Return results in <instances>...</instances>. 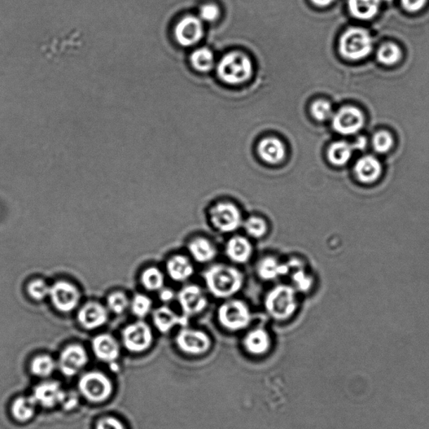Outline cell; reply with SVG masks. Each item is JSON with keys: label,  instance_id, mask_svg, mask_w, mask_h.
<instances>
[{"label": "cell", "instance_id": "24", "mask_svg": "<svg viewBox=\"0 0 429 429\" xmlns=\"http://www.w3.org/2000/svg\"><path fill=\"white\" fill-rule=\"evenodd\" d=\"M271 336L268 331L262 327L254 328L247 333L243 339L245 350L254 356H261L269 351Z\"/></svg>", "mask_w": 429, "mask_h": 429}, {"label": "cell", "instance_id": "7", "mask_svg": "<svg viewBox=\"0 0 429 429\" xmlns=\"http://www.w3.org/2000/svg\"><path fill=\"white\" fill-rule=\"evenodd\" d=\"M79 391L87 401L100 404L112 396L113 384L108 376L100 371L87 372L78 383Z\"/></svg>", "mask_w": 429, "mask_h": 429}, {"label": "cell", "instance_id": "23", "mask_svg": "<svg viewBox=\"0 0 429 429\" xmlns=\"http://www.w3.org/2000/svg\"><path fill=\"white\" fill-rule=\"evenodd\" d=\"M94 353L100 361L113 362L120 357V347L117 341L110 335L102 334L96 336L91 342Z\"/></svg>", "mask_w": 429, "mask_h": 429}, {"label": "cell", "instance_id": "40", "mask_svg": "<svg viewBox=\"0 0 429 429\" xmlns=\"http://www.w3.org/2000/svg\"><path fill=\"white\" fill-rule=\"evenodd\" d=\"M96 429H126L124 423L115 417H104L98 420Z\"/></svg>", "mask_w": 429, "mask_h": 429}, {"label": "cell", "instance_id": "16", "mask_svg": "<svg viewBox=\"0 0 429 429\" xmlns=\"http://www.w3.org/2000/svg\"><path fill=\"white\" fill-rule=\"evenodd\" d=\"M187 250L192 261L197 264H207L213 262L217 257L218 250L212 240L205 236H196L187 244Z\"/></svg>", "mask_w": 429, "mask_h": 429}, {"label": "cell", "instance_id": "34", "mask_svg": "<svg viewBox=\"0 0 429 429\" xmlns=\"http://www.w3.org/2000/svg\"><path fill=\"white\" fill-rule=\"evenodd\" d=\"M292 286L296 291L306 293L312 290L314 284V279L312 275L306 272L305 267L291 271Z\"/></svg>", "mask_w": 429, "mask_h": 429}, {"label": "cell", "instance_id": "9", "mask_svg": "<svg viewBox=\"0 0 429 429\" xmlns=\"http://www.w3.org/2000/svg\"><path fill=\"white\" fill-rule=\"evenodd\" d=\"M176 342L181 352L188 354H203L212 347V339L203 331L184 326L177 335Z\"/></svg>", "mask_w": 429, "mask_h": 429}, {"label": "cell", "instance_id": "39", "mask_svg": "<svg viewBox=\"0 0 429 429\" xmlns=\"http://www.w3.org/2000/svg\"><path fill=\"white\" fill-rule=\"evenodd\" d=\"M312 112L315 120L326 121L332 115L331 105L327 101L318 100L313 103Z\"/></svg>", "mask_w": 429, "mask_h": 429}, {"label": "cell", "instance_id": "31", "mask_svg": "<svg viewBox=\"0 0 429 429\" xmlns=\"http://www.w3.org/2000/svg\"><path fill=\"white\" fill-rule=\"evenodd\" d=\"M56 367L54 359L48 354H41L33 359L30 370L34 376L47 378L53 373Z\"/></svg>", "mask_w": 429, "mask_h": 429}, {"label": "cell", "instance_id": "3", "mask_svg": "<svg viewBox=\"0 0 429 429\" xmlns=\"http://www.w3.org/2000/svg\"><path fill=\"white\" fill-rule=\"evenodd\" d=\"M218 323L225 330L236 332L247 329L252 321V312L246 302L231 297L219 306L217 312Z\"/></svg>", "mask_w": 429, "mask_h": 429}, {"label": "cell", "instance_id": "43", "mask_svg": "<svg viewBox=\"0 0 429 429\" xmlns=\"http://www.w3.org/2000/svg\"><path fill=\"white\" fill-rule=\"evenodd\" d=\"M176 297V293L172 290H170V288H163L160 291V299L165 304L170 303Z\"/></svg>", "mask_w": 429, "mask_h": 429}, {"label": "cell", "instance_id": "32", "mask_svg": "<svg viewBox=\"0 0 429 429\" xmlns=\"http://www.w3.org/2000/svg\"><path fill=\"white\" fill-rule=\"evenodd\" d=\"M191 64L197 71L201 72H209L213 68L214 56L211 50L207 48H200L191 55Z\"/></svg>", "mask_w": 429, "mask_h": 429}, {"label": "cell", "instance_id": "44", "mask_svg": "<svg viewBox=\"0 0 429 429\" xmlns=\"http://www.w3.org/2000/svg\"><path fill=\"white\" fill-rule=\"evenodd\" d=\"M366 144L367 140L365 137H359L356 143H354L353 148H357V150L362 151L366 147Z\"/></svg>", "mask_w": 429, "mask_h": 429}, {"label": "cell", "instance_id": "41", "mask_svg": "<svg viewBox=\"0 0 429 429\" xmlns=\"http://www.w3.org/2000/svg\"><path fill=\"white\" fill-rule=\"evenodd\" d=\"M200 15L201 19L212 22L218 18L219 15H220V11H219L218 7L214 6V4H205L200 8Z\"/></svg>", "mask_w": 429, "mask_h": 429}, {"label": "cell", "instance_id": "29", "mask_svg": "<svg viewBox=\"0 0 429 429\" xmlns=\"http://www.w3.org/2000/svg\"><path fill=\"white\" fill-rule=\"evenodd\" d=\"M249 238L260 240L265 238L269 233V226L264 217L260 216L248 217L243 221V226Z\"/></svg>", "mask_w": 429, "mask_h": 429}, {"label": "cell", "instance_id": "1", "mask_svg": "<svg viewBox=\"0 0 429 429\" xmlns=\"http://www.w3.org/2000/svg\"><path fill=\"white\" fill-rule=\"evenodd\" d=\"M203 278L210 295L218 300L234 297L243 290L245 276L236 267L226 264H214L203 273Z\"/></svg>", "mask_w": 429, "mask_h": 429}, {"label": "cell", "instance_id": "17", "mask_svg": "<svg viewBox=\"0 0 429 429\" xmlns=\"http://www.w3.org/2000/svg\"><path fill=\"white\" fill-rule=\"evenodd\" d=\"M65 397V392L60 383L56 382L39 384L34 388L32 395L37 404L46 409H52L59 404H63Z\"/></svg>", "mask_w": 429, "mask_h": 429}, {"label": "cell", "instance_id": "25", "mask_svg": "<svg viewBox=\"0 0 429 429\" xmlns=\"http://www.w3.org/2000/svg\"><path fill=\"white\" fill-rule=\"evenodd\" d=\"M258 155L269 165H278L286 158V151L283 143L276 138L262 139L258 146Z\"/></svg>", "mask_w": 429, "mask_h": 429}, {"label": "cell", "instance_id": "2", "mask_svg": "<svg viewBox=\"0 0 429 429\" xmlns=\"http://www.w3.org/2000/svg\"><path fill=\"white\" fill-rule=\"evenodd\" d=\"M264 309L276 321H286L299 309V299L295 288L288 284H278L266 293Z\"/></svg>", "mask_w": 429, "mask_h": 429}, {"label": "cell", "instance_id": "20", "mask_svg": "<svg viewBox=\"0 0 429 429\" xmlns=\"http://www.w3.org/2000/svg\"><path fill=\"white\" fill-rule=\"evenodd\" d=\"M166 272L173 281L185 283L195 274L193 261L183 254H176L166 262Z\"/></svg>", "mask_w": 429, "mask_h": 429}, {"label": "cell", "instance_id": "28", "mask_svg": "<svg viewBox=\"0 0 429 429\" xmlns=\"http://www.w3.org/2000/svg\"><path fill=\"white\" fill-rule=\"evenodd\" d=\"M353 150V146L347 142L334 143L328 151V160L333 165L343 166L351 160Z\"/></svg>", "mask_w": 429, "mask_h": 429}, {"label": "cell", "instance_id": "10", "mask_svg": "<svg viewBox=\"0 0 429 429\" xmlns=\"http://www.w3.org/2000/svg\"><path fill=\"white\" fill-rule=\"evenodd\" d=\"M122 337L125 348L133 353L147 351L153 342L151 328L143 321H137L127 326L122 331Z\"/></svg>", "mask_w": 429, "mask_h": 429}, {"label": "cell", "instance_id": "5", "mask_svg": "<svg viewBox=\"0 0 429 429\" xmlns=\"http://www.w3.org/2000/svg\"><path fill=\"white\" fill-rule=\"evenodd\" d=\"M373 39L366 30L354 27L347 30L340 39V53L345 59L358 60L369 56Z\"/></svg>", "mask_w": 429, "mask_h": 429}, {"label": "cell", "instance_id": "19", "mask_svg": "<svg viewBox=\"0 0 429 429\" xmlns=\"http://www.w3.org/2000/svg\"><path fill=\"white\" fill-rule=\"evenodd\" d=\"M256 273L262 281L272 282L290 274L288 262H281L274 256H265L257 262Z\"/></svg>", "mask_w": 429, "mask_h": 429}, {"label": "cell", "instance_id": "11", "mask_svg": "<svg viewBox=\"0 0 429 429\" xmlns=\"http://www.w3.org/2000/svg\"><path fill=\"white\" fill-rule=\"evenodd\" d=\"M52 305L61 313L75 309L81 300V293L74 284L67 281L56 282L51 287L49 295Z\"/></svg>", "mask_w": 429, "mask_h": 429}, {"label": "cell", "instance_id": "21", "mask_svg": "<svg viewBox=\"0 0 429 429\" xmlns=\"http://www.w3.org/2000/svg\"><path fill=\"white\" fill-rule=\"evenodd\" d=\"M354 172L359 181L365 185H371L378 181L382 176L383 167L376 158L366 155L357 162Z\"/></svg>", "mask_w": 429, "mask_h": 429}, {"label": "cell", "instance_id": "38", "mask_svg": "<svg viewBox=\"0 0 429 429\" xmlns=\"http://www.w3.org/2000/svg\"><path fill=\"white\" fill-rule=\"evenodd\" d=\"M393 146V138L387 131H380L373 137V147L380 154H384L391 150Z\"/></svg>", "mask_w": 429, "mask_h": 429}, {"label": "cell", "instance_id": "27", "mask_svg": "<svg viewBox=\"0 0 429 429\" xmlns=\"http://www.w3.org/2000/svg\"><path fill=\"white\" fill-rule=\"evenodd\" d=\"M37 402L32 397H20L13 402L11 414L17 421H29L36 414Z\"/></svg>", "mask_w": 429, "mask_h": 429}, {"label": "cell", "instance_id": "4", "mask_svg": "<svg viewBox=\"0 0 429 429\" xmlns=\"http://www.w3.org/2000/svg\"><path fill=\"white\" fill-rule=\"evenodd\" d=\"M208 214L213 229L222 234L235 233L243 224L242 211L238 205L229 200L214 203L210 208Z\"/></svg>", "mask_w": 429, "mask_h": 429}, {"label": "cell", "instance_id": "46", "mask_svg": "<svg viewBox=\"0 0 429 429\" xmlns=\"http://www.w3.org/2000/svg\"><path fill=\"white\" fill-rule=\"evenodd\" d=\"M387 1H390V0H387Z\"/></svg>", "mask_w": 429, "mask_h": 429}, {"label": "cell", "instance_id": "6", "mask_svg": "<svg viewBox=\"0 0 429 429\" xmlns=\"http://www.w3.org/2000/svg\"><path fill=\"white\" fill-rule=\"evenodd\" d=\"M217 72L223 82L233 85L241 84L252 76V61L241 52H231L221 60Z\"/></svg>", "mask_w": 429, "mask_h": 429}, {"label": "cell", "instance_id": "18", "mask_svg": "<svg viewBox=\"0 0 429 429\" xmlns=\"http://www.w3.org/2000/svg\"><path fill=\"white\" fill-rule=\"evenodd\" d=\"M203 36V25L198 18L187 16L179 21L176 27L177 41L183 46H191L198 42Z\"/></svg>", "mask_w": 429, "mask_h": 429}, {"label": "cell", "instance_id": "30", "mask_svg": "<svg viewBox=\"0 0 429 429\" xmlns=\"http://www.w3.org/2000/svg\"><path fill=\"white\" fill-rule=\"evenodd\" d=\"M165 274L155 267L144 270L141 275V283L148 291H160L165 288Z\"/></svg>", "mask_w": 429, "mask_h": 429}, {"label": "cell", "instance_id": "45", "mask_svg": "<svg viewBox=\"0 0 429 429\" xmlns=\"http://www.w3.org/2000/svg\"><path fill=\"white\" fill-rule=\"evenodd\" d=\"M334 1L335 0H312V2L314 4H316V6L321 7L330 6V4Z\"/></svg>", "mask_w": 429, "mask_h": 429}, {"label": "cell", "instance_id": "35", "mask_svg": "<svg viewBox=\"0 0 429 429\" xmlns=\"http://www.w3.org/2000/svg\"><path fill=\"white\" fill-rule=\"evenodd\" d=\"M108 308L116 314L124 313L130 306V301L122 292H113L109 295L107 300Z\"/></svg>", "mask_w": 429, "mask_h": 429}, {"label": "cell", "instance_id": "37", "mask_svg": "<svg viewBox=\"0 0 429 429\" xmlns=\"http://www.w3.org/2000/svg\"><path fill=\"white\" fill-rule=\"evenodd\" d=\"M51 286L41 279H36L30 282L27 291L30 297L36 301L45 300L50 295Z\"/></svg>", "mask_w": 429, "mask_h": 429}, {"label": "cell", "instance_id": "42", "mask_svg": "<svg viewBox=\"0 0 429 429\" xmlns=\"http://www.w3.org/2000/svg\"><path fill=\"white\" fill-rule=\"evenodd\" d=\"M427 0H402V6L406 11L417 12L425 6Z\"/></svg>", "mask_w": 429, "mask_h": 429}, {"label": "cell", "instance_id": "12", "mask_svg": "<svg viewBox=\"0 0 429 429\" xmlns=\"http://www.w3.org/2000/svg\"><path fill=\"white\" fill-rule=\"evenodd\" d=\"M364 124L365 117L356 107H344L333 117V128L336 132L344 135L357 134Z\"/></svg>", "mask_w": 429, "mask_h": 429}, {"label": "cell", "instance_id": "33", "mask_svg": "<svg viewBox=\"0 0 429 429\" xmlns=\"http://www.w3.org/2000/svg\"><path fill=\"white\" fill-rule=\"evenodd\" d=\"M380 63L387 65L396 64L402 58V51L396 44L387 43L379 48L376 54Z\"/></svg>", "mask_w": 429, "mask_h": 429}, {"label": "cell", "instance_id": "8", "mask_svg": "<svg viewBox=\"0 0 429 429\" xmlns=\"http://www.w3.org/2000/svg\"><path fill=\"white\" fill-rule=\"evenodd\" d=\"M179 307L186 317L195 316L203 313L208 307L207 293L197 284H187L177 295Z\"/></svg>", "mask_w": 429, "mask_h": 429}, {"label": "cell", "instance_id": "22", "mask_svg": "<svg viewBox=\"0 0 429 429\" xmlns=\"http://www.w3.org/2000/svg\"><path fill=\"white\" fill-rule=\"evenodd\" d=\"M153 322L161 333H168L178 326H187L188 317L179 315L169 306L164 305L153 313Z\"/></svg>", "mask_w": 429, "mask_h": 429}, {"label": "cell", "instance_id": "36", "mask_svg": "<svg viewBox=\"0 0 429 429\" xmlns=\"http://www.w3.org/2000/svg\"><path fill=\"white\" fill-rule=\"evenodd\" d=\"M152 306L153 303L151 297L141 295V293L135 295L133 300L130 301L131 309H132L135 316L139 318L146 317L151 312Z\"/></svg>", "mask_w": 429, "mask_h": 429}, {"label": "cell", "instance_id": "15", "mask_svg": "<svg viewBox=\"0 0 429 429\" xmlns=\"http://www.w3.org/2000/svg\"><path fill=\"white\" fill-rule=\"evenodd\" d=\"M77 321L84 329H98L108 322V312L103 305L97 302H89L79 310Z\"/></svg>", "mask_w": 429, "mask_h": 429}, {"label": "cell", "instance_id": "14", "mask_svg": "<svg viewBox=\"0 0 429 429\" xmlns=\"http://www.w3.org/2000/svg\"><path fill=\"white\" fill-rule=\"evenodd\" d=\"M253 245L243 235H234L225 245V255L236 265L246 264L253 256Z\"/></svg>", "mask_w": 429, "mask_h": 429}, {"label": "cell", "instance_id": "13", "mask_svg": "<svg viewBox=\"0 0 429 429\" xmlns=\"http://www.w3.org/2000/svg\"><path fill=\"white\" fill-rule=\"evenodd\" d=\"M89 362L86 350L80 345H71L61 352L58 366L63 374L73 376L78 373Z\"/></svg>", "mask_w": 429, "mask_h": 429}, {"label": "cell", "instance_id": "26", "mask_svg": "<svg viewBox=\"0 0 429 429\" xmlns=\"http://www.w3.org/2000/svg\"><path fill=\"white\" fill-rule=\"evenodd\" d=\"M380 0H349L350 12L354 18L371 20L378 14Z\"/></svg>", "mask_w": 429, "mask_h": 429}]
</instances>
